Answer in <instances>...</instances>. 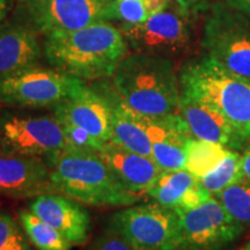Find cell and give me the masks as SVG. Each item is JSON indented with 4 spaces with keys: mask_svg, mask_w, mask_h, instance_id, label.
<instances>
[{
    "mask_svg": "<svg viewBox=\"0 0 250 250\" xmlns=\"http://www.w3.org/2000/svg\"><path fill=\"white\" fill-rule=\"evenodd\" d=\"M127 43L121 29L109 22L45 35L46 61L56 70L81 80L111 78Z\"/></svg>",
    "mask_w": 250,
    "mask_h": 250,
    "instance_id": "cell-1",
    "label": "cell"
},
{
    "mask_svg": "<svg viewBox=\"0 0 250 250\" xmlns=\"http://www.w3.org/2000/svg\"><path fill=\"white\" fill-rule=\"evenodd\" d=\"M111 79L112 92L142 116L161 117L179 110L180 81L169 58L129 55L117 65Z\"/></svg>",
    "mask_w": 250,
    "mask_h": 250,
    "instance_id": "cell-2",
    "label": "cell"
},
{
    "mask_svg": "<svg viewBox=\"0 0 250 250\" xmlns=\"http://www.w3.org/2000/svg\"><path fill=\"white\" fill-rule=\"evenodd\" d=\"M179 81L181 93L213 108L250 142V79L227 71L206 55L184 64Z\"/></svg>",
    "mask_w": 250,
    "mask_h": 250,
    "instance_id": "cell-3",
    "label": "cell"
},
{
    "mask_svg": "<svg viewBox=\"0 0 250 250\" xmlns=\"http://www.w3.org/2000/svg\"><path fill=\"white\" fill-rule=\"evenodd\" d=\"M51 177L57 192L81 204L130 206L139 201V196L118 182L95 151L64 149L51 166Z\"/></svg>",
    "mask_w": 250,
    "mask_h": 250,
    "instance_id": "cell-4",
    "label": "cell"
},
{
    "mask_svg": "<svg viewBox=\"0 0 250 250\" xmlns=\"http://www.w3.org/2000/svg\"><path fill=\"white\" fill-rule=\"evenodd\" d=\"M68 147L62 124L55 116H33L4 111L0 115V151L41 159L51 168Z\"/></svg>",
    "mask_w": 250,
    "mask_h": 250,
    "instance_id": "cell-5",
    "label": "cell"
},
{
    "mask_svg": "<svg viewBox=\"0 0 250 250\" xmlns=\"http://www.w3.org/2000/svg\"><path fill=\"white\" fill-rule=\"evenodd\" d=\"M108 228L138 250H182L179 215L155 202L116 212L109 219Z\"/></svg>",
    "mask_w": 250,
    "mask_h": 250,
    "instance_id": "cell-6",
    "label": "cell"
},
{
    "mask_svg": "<svg viewBox=\"0 0 250 250\" xmlns=\"http://www.w3.org/2000/svg\"><path fill=\"white\" fill-rule=\"evenodd\" d=\"M202 44L227 71L250 79L249 17L228 6H215L204 26Z\"/></svg>",
    "mask_w": 250,
    "mask_h": 250,
    "instance_id": "cell-7",
    "label": "cell"
},
{
    "mask_svg": "<svg viewBox=\"0 0 250 250\" xmlns=\"http://www.w3.org/2000/svg\"><path fill=\"white\" fill-rule=\"evenodd\" d=\"M85 85L56 68L35 66L0 78V102L20 108H55Z\"/></svg>",
    "mask_w": 250,
    "mask_h": 250,
    "instance_id": "cell-8",
    "label": "cell"
},
{
    "mask_svg": "<svg viewBox=\"0 0 250 250\" xmlns=\"http://www.w3.org/2000/svg\"><path fill=\"white\" fill-rule=\"evenodd\" d=\"M127 45L136 52L169 57L182 52L190 42L189 14L168 4L149 15L145 22L121 28Z\"/></svg>",
    "mask_w": 250,
    "mask_h": 250,
    "instance_id": "cell-9",
    "label": "cell"
},
{
    "mask_svg": "<svg viewBox=\"0 0 250 250\" xmlns=\"http://www.w3.org/2000/svg\"><path fill=\"white\" fill-rule=\"evenodd\" d=\"M177 215L182 250H224L245 229L214 196Z\"/></svg>",
    "mask_w": 250,
    "mask_h": 250,
    "instance_id": "cell-10",
    "label": "cell"
},
{
    "mask_svg": "<svg viewBox=\"0 0 250 250\" xmlns=\"http://www.w3.org/2000/svg\"><path fill=\"white\" fill-rule=\"evenodd\" d=\"M34 28L48 35L117 19L116 0H44L29 4Z\"/></svg>",
    "mask_w": 250,
    "mask_h": 250,
    "instance_id": "cell-11",
    "label": "cell"
},
{
    "mask_svg": "<svg viewBox=\"0 0 250 250\" xmlns=\"http://www.w3.org/2000/svg\"><path fill=\"white\" fill-rule=\"evenodd\" d=\"M54 109L59 123L85 131L101 148L111 140V103L104 94L88 88L86 83Z\"/></svg>",
    "mask_w": 250,
    "mask_h": 250,
    "instance_id": "cell-12",
    "label": "cell"
},
{
    "mask_svg": "<svg viewBox=\"0 0 250 250\" xmlns=\"http://www.w3.org/2000/svg\"><path fill=\"white\" fill-rule=\"evenodd\" d=\"M0 192L14 198H26L57 190L46 162L0 151Z\"/></svg>",
    "mask_w": 250,
    "mask_h": 250,
    "instance_id": "cell-13",
    "label": "cell"
},
{
    "mask_svg": "<svg viewBox=\"0 0 250 250\" xmlns=\"http://www.w3.org/2000/svg\"><path fill=\"white\" fill-rule=\"evenodd\" d=\"M152 145V159L161 170L184 169L187 144L192 137L179 112L161 117L142 116Z\"/></svg>",
    "mask_w": 250,
    "mask_h": 250,
    "instance_id": "cell-14",
    "label": "cell"
},
{
    "mask_svg": "<svg viewBox=\"0 0 250 250\" xmlns=\"http://www.w3.org/2000/svg\"><path fill=\"white\" fill-rule=\"evenodd\" d=\"M29 210L57 229L73 246H83L88 239L90 214L83 204L59 192L37 196Z\"/></svg>",
    "mask_w": 250,
    "mask_h": 250,
    "instance_id": "cell-15",
    "label": "cell"
},
{
    "mask_svg": "<svg viewBox=\"0 0 250 250\" xmlns=\"http://www.w3.org/2000/svg\"><path fill=\"white\" fill-rule=\"evenodd\" d=\"M99 154L118 182L139 197L147 192L162 171L149 156L133 153L112 142L104 144Z\"/></svg>",
    "mask_w": 250,
    "mask_h": 250,
    "instance_id": "cell-16",
    "label": "cell"
},
{
    "mask_svg": "<svg viewBox=\"0 0 250 250\" xmlns=\"http://www.w3.org/2000/svg\"><path fill=\"white\" fill-rule=\"evenodd\" d=\"M177 112L195 138L220 144L235 151L247 142L217 110L183 93H181Z\"/></svg>",
    "mask_w": 250,
    "mask_h": 250,
    "instance_id": "cell-17",
    "label": "cell"
},
{
    "mask_svg": "<svg viewBox=\"0 0 250 250\" xmlns=\"http://www.w3.org/2000/svg\"><path fill=\"white\" fill-rule=\"evenodd\" d=\"M146 195L176 213L198 206L212 196L187 169L162 170Z\"/></svg>",
    "mask_w": 250,
    "mask_h": 250,
    "instance_id": "cell-18",
    "label": "cell"
},
{
    "mask_svg": "<svg viewBox=\"0 0 250 250\" xmlns=\"http://www.w3.org/2000/svg\"><path fill=\"white\" fill-rule=\"evenodd\" d=\"M40 56L35 28L9 24L0 29V78L35 66Z\"/></svg>",
    "mask_w": 250,
    "mask_h": 250,
    "instance_id": "cell-19",
    "label": "cell"
},
{
    "mask_svg": "<svg viewBox=\"0 0 250 250\" xmlns=\"http://www.w3.org/2000/svg\"><path fill=\"white\" fill-rule=\"evenodd\" d=\"M112 107V138L110 142L125 149L152 158V145L142 115L137 114L117 98L112 90L105 94Z\"/></svg>",
    "mask_w": 250,
    "mask_h": 250,
    "instance_id": "cell-20",
    "label": "cell"
},
{
    "mask_svg": "<svg viewBox=\"0 0 250 250\" xmlns=\"http://www.w3.org/2000/svg\"><path fill=\"white\" fill-rule=\"evenodd\" d=\"M228 149L229 148L220 144L191 137L187 144V160L184 169L201 180L220 164Z\"/></svg>",
    "mask_w": 250,
    "mask_h": 250,
    "instance_id": "cell-21",
    "label": "cell"
},
{
    "mask_svg": "<svg viewBox=\"0 0 250 250\" xmlns=\"http://www.w3.org/2000/svg\"><path fill=\"white\" fill-rule=\"evenodd\" d=\"M19 219L29 241L39 250H71L74 247L62 234L29 208L20 211Z\"/></svg>",
    "mask_w": 250,
    "mask_h": 250,
    "instance_id": "cell-22",
    "label": "cell"
},
{
    "mask_svg": "<svg viewBox=\"0 0 250 250\" xmlns=\"http://www.w3.org/2000/svg\"><path fill=\"white\" fill-rule=\"evenodd\" d=\"M214 197L236 223L243 228L250 226V181L239 180Z\"/></svg>",
    "mask_w": 250,
    "mask_h": 250,
    "instance_id": "cell-23",
    "label": "cell"
},
{
    "mask_svg": "<svg viewBox=\"0 0 250 250\" xmlns=\"http://www.w3.org/2000/svg\"><path fill=\"white\" fill-rule=\"evenodd\" d=\"M241 179V155L235 149H228L220 164L199 181L214 196Z\"/></svg>",
    "mask_w": 250,
    "mask_h": 250,
    "instance_id": "cell-24",
    "label": "cell"
},
{
    "mask_svg": "<svg viewBox=\"0 0 250 250\" xmlns=\"http://www.w3.org/2000/svg\"><path fill=\"white\" fill-rule=\"evenodd\" d=\"M0 250H31L29 239L11 215L0 211Z\"/></svg>",
    "mask_w": 250,
    "mask_h": 250,
    "instance_id": "cell-25",
    "label": "cell"
},
{
    "mask_svg": "<svg viewBox=\"0 0 250 250\" xmlns=\"http://www.w3.org/2000/svg\"><path fill=\"white\" fill-rule=\"evenodd\" d=\"M152 13L147 0H116V17L126 26L145 22Z\"/></svg>",
    "mask_w": 250,
    "mask_h": 250,
    "instance_id": "cell-26",
    "label": "cell"
},
{
    "mask_svg": "<svg viewBox=\"0 0 250 250\" xmlns=\"http://www.w3.org/2000/svg\"><path fill=\"white\" fill-rule=\"evenodd\" d=\"M87 250H138L124 239L121 234L107 228L101 235L96 237Z\"/></svg>",
    "mask_w": 250,
    "mask_h": 250,
    "instance_id": "cell-27",
    "label": "cell"
},
{
    "mask_svg": "<svg viewBox=\"0 0 250 250\" xmlns=\"http://www.w3.org/2000/svg\"><path fill=\"white\" fill-rule=\"evenodd\" d=\"M174 4H176L182 11L190 14L192 12L198 11L204 5L205 0H173Z\"/></svg>",
    "mask_w": 250,
    "mask_h": 250,
    "instance_id": "cell-28",
    "label": "cell"
},
{
    "mask_svg": "<svg viewBox=\"0 0 250 250\" xmlns=\"http://www.w3.org/2000/svg\"><path fill=\"white\" fill-rule=\"evenodd\" d=\"M226 4L228 7L250 18V0H226Z\"/></svg>",
    "mask_w": 250,
    "mask_h": 250,
    "instance_id": "cell-29",
    "label": "cell"
},
{
    "mask_svg": "<svg viewBox=\"0 0 250 250\" xmlns=\"http://www.w3.org/2000/svg\"><path fill=\"white\" fill-rule=\"evenodd\" d=\"M241 176L242 179L250 181V144L241 154Z\"/></svg>",
    "mask_w": 250,
    "mask_h": 250,
    "instance_id": "cell-30",
    "label": "cell"
},
{
    "mask_svg": "<svg viewBox=\"0 0 250 250\" xmlns=\"http://www.w3.org/2000/svg\"><path fill=\"white\" fill-rule=\"evenodd\" d=\"M147 1L149 2V5H151L153 13H154V12L159 11V9L166 7L171 0H147Z\"/></svg>",
    "mask_w": 250,
    "mask_h": 250,
    "instance_id": "cell-31",
    "label": "cell"
},
{
    "mask_svg": "<svg viewBox=\"0 0 250 250\" xmlns=\"http://www.w3.org/2000/svg\"><path fill=\"white\" fill-rule=\"evenodd\" d=\"M8 12V5L7 0H0V24L2 23V21L5 20L6 15Z\"/></svg>",
    "mask_w": 250,
    "mask_h": 250,
    "instance_id": "cell-32",
    "label": "cell"
},
{
    "mask_svg": "<svg viewBox=\"0 0 250 250\" xmlns=\"http://www.w3.org/2000/svg\"><path fill=\"white\" fill-rule=\"evenodd\" d=\"M18 1H23V2H29V4H34V2H42L44 0H18Z\"/></svg>",
    "mask_w": 250,
    "mask_h": 250,
    "instance_id": "cell-33",
    "label": "cell"
},
{
    "mask_svg": "<svg viewBox=\"0 0 250 250\" xmlns=\"http://www.w3.org/2000/svg\"><path fill=\"white\" fill-rule=\"evenodd\" d=\"M242 250H250V242H249L248 245H247V246L245 247V248H243Z\"/></svg>",
    "mask_w": 250,
    "mask_h": 250,
    "instance_id": "cell-34",
    "label": "cell"
}]
</instances>
